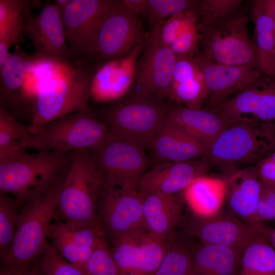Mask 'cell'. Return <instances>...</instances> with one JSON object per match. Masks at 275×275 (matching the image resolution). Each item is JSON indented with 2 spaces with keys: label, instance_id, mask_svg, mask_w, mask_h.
Segmentation results:
<instances>
[{
  "label": "cell",
  "instance_id": "6da1fadb",
  "mask_svg": "<svg viewBox=\"0 0 275 275\" xmlns=\"http://www.w3.org/2000/svg\"><path fill=\"white\" fill-rule=\"evenodd\" d=\"M71 152L25 149L0 157V193L12 196L21 207L48 192L64 180Z\"/></svg>",
  "mask_w": 275,
  "mask_h": 275
},
{
  "label": "cell",
  "instance_id": "7a4b0ae2",
  "mask_svg": "<svg viewBox=\"0 0 275 275\" xmlns=\"http://www.w3.org/2000/svg\"><path fill=\"white\" fill-rule=\"evenodd\" d=\"M164 100L133 91L100 113L112 134L149 149L167 120Z\"/></svg>",
  "mask_w": 275,
  "mask_h": 275
},
{
  "label": "cell",
  "instance_id": "3957f363",
  "mask_svg": "<svg viewBox=\"0 0 275 275\" xmlns=\"http://www.w3.org/2000/svg\"><path fill=\"white\" fill-rule=\"evenodd\" d=\"M274 150V122L242 120L229 125L203 159L208 167L227 169L258 162Z\"/></svg>",
  "mask_w": 275,
  "mask_h": 275
},
{
  "label": "cell",
  "instance_id": "277c9868",
  "mask_svg": "<svg viewBox=\"0 0 275 275\" xmlns=\"http://www.w3.org/2000/svg\"><path fill=\"white\" fill-rule=\"evenodd\" d=\"M103 179L90 150L71 152V161L62 183L55 219L72 223L99 221L97 205Z\"/></svg>",
  "mask_w": 275,
  "mask_h": 275
},
{
  "label": "cell",
  "instance_id": "5b68a950",
  "mask_svg": "<svg viewBox=\"0 0 275 275\" xmlns=\"http://www.w3.org/2000/svg\"><path fill=\"white\" fill-rule=\"evenodd\" d=\"M62 182L20 208L14 241L1 269L30 267L43 254L49 243L50 228L56 217Z\"/></svg>",
  "mask_w": 275,
  "mask_h": 275
},
{
  "label": "cell",
  "instance_id": "8992f818",
  "mask_svg": "<svg viewBox=\"0 0 275 275\" xmlns=\"http://www.w3.org/2000/svg\"><path fill=\"white\" fill-rule=\"evenodd\" d=\"M92 71L91 67L77 61L71 72L38 89L32 122L28 127L30 134L64 115L89 111L88 103L94 74Z\"/></svg>",
  "mask_w": 275,
  "mask_h": 275
},
{
  "label": "cell",
  "instance_id": "52a82bcc",
  "mask_svg": "<svg viewBox=\"0 0 275 275\" xmlns=\"http://www.w3.org/2000/svg\"><path fill=\"white\" fill-rule=\"evenodd\" d=\"M146 38L139 17L122 0H113L97 32L79 62L87 66L104 63L126 56L143 45Z\"/></svg>",
  "mask_w": 275,
  "mask_h": 275
},
{
  "label": "cell",
  "instance_id": "ba28073f",
  "mask_svg": "<svg viewBox=\"0 0 275 275\" xmlns=\"http://www.w3.org/2000/svg\"><path fill=\"white\" fill-rule=\"evenodd\" d=\"M111 135L101 119L89 111L75 112L57 118L31 134L23 147L61 152L92 150L101 146Z\"/></svg>",
  "mask_w": 275,
  "mask_h": 275
},
{
  "label": "cell",
  "instance_id": "9c48e42d",
  "mask_svg": "<svg viewBox=\"0 0 275 275\" xmlns=\"http://www.w3.org/2000/svg\"><path fill=\"white\" fill-rule=\"evenodd\" d=\"M249 17H231L199 29L202 53L210 60L223 64L249 65L258 69L255 41L250 35Z\"/></svg>",
  "mask_w": 275,
  "mask_h": 275
},
{
  "label": "cell",
  "instance_id": "30bf717a",
  "mask_svg": "<svg viewBox=\"0 0 275 275\" xmlns=\"http://www.w3.org/2000/svg\"><path fill=\"white\" fill-rule=\"evenodd\" d=\"M90 154L103 183L121 187H137L150 163L145 149L112 134Z\"/></svg>",
  "mask_w": 275,
  "mask_h": 275
},
{
  "label": "cell",
  "instance_id": "8fae6325",
  "mask_svg": "<svg viewBox=\"0 0 275 275\" xmlns=\"http://www.w3.org/2000/svg\"><path fill=\"white\" fill-rule=\"evenodd\" d=\"M97 214L109 243L131 233L147 230L144 221L142 195L137 187L103 183Z\"/></svg>",
  "mask_w": 275,
  "mask_h": 275
},
{
  "label": "cell",
  "instance_id": "7c38bea8",
  "mask_svg": "<svg viewBox=\"0 0 275 275\" xmlns=\"http://www.w3.org/2000/svg\"><path fill=\"white\" fill-rule=\"evenodd\" d=\"M171 240L147 230L127 234L110 242L118 275H154Z\"/></svg>",
  "mask_w": 275,
  "mask_h": 275
},
{
  "label": "cell",
  "instance_id": "4fadbf2b",
  "mask_svg": "<svg viewBox=\"0 0 275 275\" xmlns=\"http://www.w3.org/2000/svg\"><path fill=\"white\" fill-rule=\"evenodd\" d=\"M161 25L152 29L136 67L133 84L135 91L166 100L170 98L177 56L162 41Z\"/></svg>",
  "mask_w": 275,
  "mask_h": 275
},
{
  "label": "cell",
  "instance_id": "5bb4252c",
  "mask_svg": "<svg viewBox=\"0 0 275 275\" xmlns=\"http://www.w3.org/2000/svg\"><path fill=\"white\" fill-rule=\"evenodd\" d=\"M190 236L200 243L229 247L243 252L260 238L268 241L261 232L236 216L222 212L212 217H201L192 214L185 223Z\"/></svg>",
  "mask_w": 275,
  "mask_h": 275
},
{
  "label": "cell",
  "instance_id": "9a60e30c",
  "mask_svg": "<svg viewBox=\"0 0 275 275\" xmlns=\"http://www.w3.org/2000/svg\"><path fill=\"white\" fill-rule=\"evenodd\" d=\"M48 239L65 260L84 273L94 250L108 240L99 221L81 224L56 219L51 225Z\"/></svg>",
  "mask_w": 275,
  "mask_h": 275
},
{
  "label": "cell",
  "instance_id": "2e32d148",
  "mask_svg": "<svg viewBox=\"0 0 275 275\" xmlns=\"http://www.w3.org/2000/svg\"><path fill=\"white\" fill-rule=\"evenodd\" d=\"M213 111L231 123L242 120L275 122V78L262 74Z\"/></svg>",
  "mask_w": 275,
  "mask_h": 275
},
{
  "label": "cell",
  "instance_id": "e0dca14e",
  "mask_svg": "<svg viewBox=\"0 0 275 275\" xmlns=\"http://www.w3.org/2000/svg\"><path fill=\"white\" fill-rule=\"evenodd\" d=\"M113 0H70L62 14L72 60L79 61Z\"/></svg>",
  "mask_w": 275,
  "mask_h": 275
},
{
  "label": "cell",
  "instance_id": "ac0fdd59",
  "mask_svg": "<svg viewBox=\"0 0 275 275\" xmlns=\"http://www.w3.org/2000/svg\"><path fill=\"white\" fill-rule=\"evenodd\" d=\"M193 60L204 78L213 111L231 95L241 91L262 74L251 65L218 63L199 52Z\"/></svg>",
  "mask_w": 275,
  "mask_h": 275
},
{
  "label": "cell",
  "instance_id": "d6986e66",
  "mask_svg": "<svg viewBox=\"0 0 275 275\" xmlns=\"http://www.w3.org/2000/svg\"><path fill=\"white\" fill-rule=\"evenodd\" d=\"M223 178L226 187L228 213L258 230L269 238L270 229L259 224L256 212L262 183L255 167L227 169Z\"/></svg>",
  "mask_w": 275,
  "mask_h": 275
},
{
  "label": "cell",
  "instance_id": "ffe728a7",
  "mask_svg": "<svg viewBox=\"0 0 275 275\" xmlns=\"http://www.w3.org/2000/svg\"><path fill=\"white\" fill-rule=\"evenodd\" d=\"M24 31L35 49V55L72 60L68 45L61 11L54 2L38 15L26 20Z\"/></svg>",
  "mask_w": 275,
  "mask_h": 275
},
{
  "label": "cell",
  "instance_id": "44dd1931",
  "mask_svg": "<svg viewBox=\"0 0 275 275\" xmlns=\"http://www.w3.org/2000/svg\"><path fill=\"white\" fill-rule=\"evenodd\" d=\"M143 46L126 56L109 61L97 68L91 86V97L94 101H115L126 95L134 82L137 59Z\"/></svg>",
  "mask_w": 275,
  "mask_h": 275
},
{
  "label": "cell",
  "instance_id": "7402d4cb",
  "mask_svg": "<svg viewBox=\"0 0 275 275\" xmlns=\"http://www.w3.org/2000/svg\"><path fill=\"white\" fill-rule=\"evenodd\" d=\"M208 167L204 159L155 165L139 179L142 194L158 193L175 195L182 191L197 178L205 175Z\"/></svg>",
  "mask_w": 275,
  "mask_h": 275
},
{
  "label": "cell",
  "instance_id": "603a6c76",
  "mask_svg": "<svg viewBox=\"0 0 275 275\" xmlns=\"http://www.w3.org/2000/svg\"><path fill=\"white\" fill-rule=\"evenodd\" d=\"M167 121L202 144L207 150L232 123L216 112L181 106L169 108Z\"/></svg>",
  "mask_w": 275,
  "mask_h": 275
},
{
  "label": "cell",
  "instance_id": "cb8c5ba5",
  "mask_svg": "<svg viewBox=\"0 0 275 275\" xmlns=\"http://www.w3.org/2000/svg\"><path fill=\"white\" fill-rule=\"evenodd\" d=\"M144 221L146 229L155 236L171 240L182 219V203L173 195L142 194Z\"/></svg>",
  "mask_w": 275,
  "mask_h": 275
},
{
  "label": "cell",
  "instance_id": "d4e9b609",
  "mask_svg": "<svg viewBox=\"0 0 275 275\" xmlns=\"http://www.w3.org/2000/svg\"><path fill=\"white\" fill-rule=\"evenodd\" d=\"M149 150L155 165L191 161L203 158L207 151L202 144L167 120Z\"/></svg>",
  "mask_w": 275,
  "mask_h": 275
},
{
  "label": "cell",
  "instance_id": "484cf974",
  "mask_svg": "<svg viewBox=\"0 0 275 275\" xmlns=\"http://www.w3.org/2000/svg\"><path fill=\"white\" fill-rule=\"evenodd\" d=\"M226 195L224 179L206 175L195 179L183 191L184 201L191 214L201 217H212L222 212Z\"/></svg>",
  "mask_w": 275,
  "mask_h": 275
},
{
  "label": "cell",
  "instance_id": "4316f807",
  "mask_svg": "<svg viewBox=\"0 0 275 275\" xmlns=\"http://www.w3.org/2000/svg\"><path fill=\"white\" fill-rule=\"evenodd\" d=\"M41 1L0 0V67L9 57V48L17 44L33 8Z\"/></svg>",
  "mask_w": 275,
  "mask_h": 275
},
{
  "label": "cell",
  "instance_id": "83f0119b",
  "mask_svg": "<svg viewBox=\"0 0 275 275\" xmlns=\"http://www.w3.org/2000/svg\"><path fill=\"white\" fill-rule=\"evenodd\" d=\"M242 253L229 247L200 243L194 248V275H237Z\"/></svg>",
  "mask_w": 275,
  "mask_h": 275
},
{
  "label": "cell",
  "instance_id": "f1b7e54d",
  "mask_svg": "<svg viewBox=\"0 0 275 275\" xmlns=\"http://www.w3.org/2000/svg\"><path fill=\"white\" fill-rule=\"evenodd\" d=\"M30 57L19 47L10 53L9 57L0 67L1 102L4 107L6 103L12 105L16 98L25 92L34 94V89L28 74Z\"/></svg>",
  "mask_w": 275,
  "mask_h": 275
},
{
  "label": "cell",
  "instance_id": "f546056e",
  "mask_svg": "<svg viewBox=\"0 0 275 275\" xmlns=\"http://www.w3.org/2000/svg\"><path fill=\"white\" fill-rule=\"evenodd\" d=\"M251 17L255 26L258 70L265 75L275 78V21L255 4Z\"/></svg>",
  "mask_w": 275,
  "mask_h": 275
},
{
  "label": "cell",
  "instance_id": "4dcf8cb0",
  "mask_svg": "<svg viewBox=\"0 0 275 275\" xmlns=\"http://www.w3.org/2000/svg\"><path fill=\"white\" fill-rule=\"evenodd\" d=\"M260 238L242 252L237 275H275V249Z\"/></svg>",
  "mask_w": 275,
  "mask_h": 275
},
{
  "label": "cell",
  "instance_id": "1f68e13d",
  "mask_svg": "<svg viewBox=\"0 0 275 275\" xmlns=\"http://www.w3.org/2000/svg\"><path fill=\"white\" fill-rule=\"evenodd\" d=\"M21 207L13 197L0 193V261L3 263L8 257L15 238L17 219Z\"/></svg>",
  "mask_w": 275,
  "mask_h": 275
},
{
  "label": "cell",
  "instance_id": "d6a6232c",
  "mask_svg": "<svg viewBox=\"0 0 275 275\" xmlns=\"http://www.w3.org/2000/svg\"><path fill=\"white\" fill-rule=\"evenodd\" d=\"M193 252L189 244L175 236L154 275H194Z\"/></svg>",
  "mask_w": 275,
  "mask_h": 275
},
{
  "label": "cell",
  "instance_id": "836d02e7",
  "mask_svg": "<svg viewBox=\"0 0 275 275\" xmlns=\"http://www.w3.org/2000/svg\"><path fill=\"white\" fill-rule=\"evenodd\" d=\"M28 128L18 122L7 109H0V157L25 149V142L30 137Z\"/></svg>",
  "mask_w": 275,
  "mask_h": 275
},
{
  "label": "cell",
  "instance_id": "e575fe53",
  "mask_svg": "<svg viewBox=\"0 0 275 275\" xmlns=\"http://www.w3.org/2000/svg\"><path fill=\"white\" fill-rule=\"evenodd\" d=\"M242 2V0L198 1L195 10L200 20L199 29L231 17Z\"/></svg>",
  "mask_w": 275,
  "mask_h": 275
},
{
  "label": "cell",
  "instance_id": "d590c367",
  "mask_svg": "<svg viewBox=\"0 0 275 275\" xmlns=\"http://www.w3.org/2000/svg\"><path fill=\"white\" fill-rule=\"evenodd\" d=\"M209 95L208 90L201 74L186 81L172 84L170 98L179 103H184L187 107L200 108Z\"/></svg>",
  "mask_w": 275,
  "mask_h": 275
},
{
  "label": "cell",
  "instance_id": "8d00e7d4",
  "mask_svg": "<svg viewBox=\"0 0 275 275\" xmlns=\"http://www.w3.org/2000/svg\"><path fill=\"white\" fill-rule=\"evenodd\" d=\"M197 2L195 0H147L145 16L153 29L175 15L195 10Z\"/></svg>",
  "mask_w": 275,
  "mask_h": 275
},
{
  "label": "cell",
  "instance_id": "74e56055",
  "mask_svg": "<svg viewBox=\"0 0 275 275\" xmlns=\"http://www.w3.org/2000/svg\"><path fill=\"white\" fill-rule=\"evenodd\" d=\"M199 19L195 10L175 15L167 19L160 28V36L163 43L170 45L184 32L198 26Z\"/></svg>",
  "mask_w": 275,
  "mask_h": 275
},
{
  "label": "cell",
  "instance_id": "f35d334b",
  "mask_svg": "<svg viewBox=\"0 0 275 275\" xmlns=\"http://www.w3.org/2000/svg\"><path fill=\"white\" fill-rule=\"evenodd\" d=\"M38 262L43 275H85L65 260L50 242Z\"/></svg>",
  "mask_w": 275,
  "mask_h": 275
},
{
  "label": "cell",
  "instance_id": "ab89813d",
  "mask_svg": "<svg viewBox=\"0 0 275 275\" xmlns=\"http://www.w3.org/2000/svg\"><path fill=\"white\" fill-rule=\"evenodd\" d=\"M85 275H118L108 240L99 245L89 258L85 270Z\"/></svg>",
  "mask_w": 275,
  "mask_h": 275
},
{
  "label": "cell",
  "instance_id": "60d3db41",
  "mask_svg": "<svg viewBox=\"0 0 275 275\" xmlns=\"http://www.w3.org/2000/svg\"><path fill=\"white\" fill-rule=\"evenodd\" d=\"M201 39V35L199 27L197 26L184 32L169 47L177 56L194 57L198 53V46Z\"/></svg>",
  "mask_w": 275,
  "mask_h": 275
},
{
  "label": "cell",
  "instance_id": "b9f144b4",
  "mask_svg": "<svg viewBox=\"0 0 275 275\" xmlns=\"http://www.w3.org/2000/svg\"><path fill=\"white\" fill-rule=\"evenodd\" d=\"M256 216L257 222L261 224H263L264 221L275 219L274 187L262 183Z\"/></svg>",
  "mask_w": 275,
  "mask_h": 275
},
{
  "label": "cell",
  "instance_id": "7bdbcfd3",
  "mask_svg": "<svg viewBox=\"0 0 275 275\" xmlns=\"http://www.w3.org/2000/svg\"><path fill=\"white\" fill-rule=\"evenodd\" d=\"M200 74L201 72L193 60V57L186 56H177L172 85L193 79Z\"/></svg>",
  "mask_w": 275,
  "mask_h": 275
},
{
  "label": "cell",
  "instance_id": "ee69618b",
  "mask_svg": "<svg viewBox=\"0 0 275 275\" xmlns=\"http://www.w3.org/2000/svg\"><path fill=\"white\" fill-rule=\"evenodd\" d=\"M255 168L261 182L275 187V150L259 160Z\"/></svg>",
  "mask_w": 275,
  "mask_h": 275
},
{
  "label": "cell",
  "instance_id": "f6af8a7d",
  "mask_svg": "<svg viewBox=\"0 0 275 275\" xmlns=\"http://www.w3.org/2000/svg\"><path fill=\"white\" fill-rule=\"evenodd\" d=\"M124 5L137 16L145 15L147 0H122Z\"/></svg>",
  "mask_w": 275,
  "mask_h": 275
},
{
  "label": "cell",
  "instance_id": "bcb514c9",
  "mask_svg": "<svg viewBox=\"0 0 275 275\" xmlns=\"http://www.w3.org/2000/svg\"><path fill=\"white\" fill-rule=\"evenodd\" d=\"M255 4L275 21V0H258L255 2Z\"/></svg>",
  "mask_w": 275,
  "mask_h": 275
},
{
  "label": "cell",
  "instance_id": "7dc6e473",
  "mask_svg": "<svg viewBox=\"0 0 275 275\" xmlns=\"http://www.w3.org/2000/svg\"><path fill=\"white\" fill-rule=\"evenodd\" d=\"M30 267H18L1 269L0 275H29Z\"/></svg>",
  "mask_w": 275,
  "mask_h": 275
},
{
  "label": "cell",
  "instance_id": "c3c4849f",
  "mask_svg": "<svg viewBox=\"0 0 275 275\" xmlns=\"http://www.w3.org/2000/svg\"><path fill=\"white\" fill-rule=\"evenodd\" d=\"M29 275H43L39 266L38 259L32 263L29 271Z\"/></svg>",
  "mask_w": 275,
  "mask_h": 275
},
{
  "label": "cell",
  "instance_id": "681fc988",
  "mask_svg": "<svg viewBox=\"0 0 275 275\" xmlns=\"http://www.w3.org/2000/svg\"><path fill=\"white\" fill-rule=\"evenodd\" d=\"M70 1V0H56L54 1V3L59 8L62 14L69 3Z\"/></svg>",
  "mask_w": 275,
  "mask_h": 275
},
{
  "label": "cell",
  "instance_id": "f907efd6",
  "mask_svg": "<svg viewBox=\"0 0 275 275\" xmlns=\"http://www.w3.org/2000/svg\"><path fill=\"white\" fill-rule=\"evenodd\" d=\"M269 242L275 249V228L271 231L269 236Z\"/></svg>",
  "mask_w": 275,
  "mask_h": 275
}]
</instances>
